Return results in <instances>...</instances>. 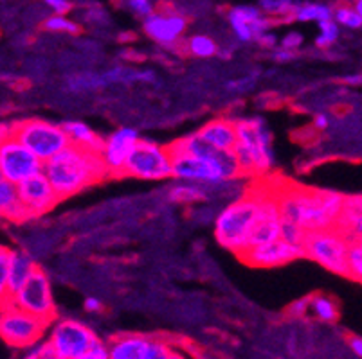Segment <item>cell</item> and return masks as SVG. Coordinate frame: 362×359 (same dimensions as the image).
Returning <instances> with one entry per match:
<instances>
[{"mask_svg":"<svg viewBox=\"0 0 362 359\" xmlns=\"http://www.w3.org/2000/svg\"><path fill=\"white\" fill-rule=\"evenodd\" d=\"M186 29V18L173 13H151L144 18V32L151 39L163 45H170L179 39Z\"/></svg>","mask_w":362,"mask_h":359,"instance_id":"2e32d148","label":"cell"},{"mask_svg":"<svg viewBox=\"0 0 362 359\" xmlns=\"http://www.w3.org/2000/svg\"><path fill=\"white\" fill-rule=\"evenodd\" d=\"M44 2L54 11V15H65L72 8L69 0H44Z\"/></svg>","mask_w":362,"mask_h":359,"instance_id":"60d3db41","label":"cell"},{"mask_svg":"<svg viewBox=\"0 0 362 359\" xmlns=\"http://www.w3.org/2000/svg\"><path fill=\"white\" fill-rule=\"evenodd\" d=\"M314 124H315V128H319V130H325V128H328V115L317 114L314 117Z\"/></svg>","mask_w":362,"mask_h":359,"instance_id":"bcb514c9","label":"cell"},{"mask_svg":"<svg viewBox=\"0 0 362 359\" xmlns=\"http://www.w3.org/2000/svg\"><path fill=\"white\" fill-rule=\"evenodd\" d=\"M305 237H307V230L301 229L299 225L292 221H281V239L288 245H296V246H303L305 243Z\"/></svg>","mask_w":362,"mask_h":359,"instance_id":"4dcf8cb0","label":"cell"},{"mask_svg":"<svg viewBox=\"0 0 362 359\" xmlns=\"http://www.w3.org/2000/svg\"><path fill=\"white\" fill-rule=\"evenodd\" d=\"M170 359H189V355H187L184 351H179V348H173V352H171Z\"/></svg>","mask_w":362,"mask_h":359,"instance_id":"681fc988","label":"cell"},{"mask_svg":"<svg viewBox=\"0 0 362 359\" xmlns=\"http://www.w3.org/2000/svg\"><path fill=\"white\" fill-rule=\"evenodd\" d=\"M62 128H64L65 133L71 138V144L103 154L105 140H101L85 123H80V121H67V123L62 124Z\"/></svg>","mask_w":362,"mask_h":359,"instance_id":"7402d4cb","label":"cell"},{"mask_svg":"<svg viewBox=\"0 0 362 359\" xmlns=\"http://www.w3.org/2000/svg\"><path fill=\"white\" fill-rule=\"evenodd\" d=\"M171 162H173V178L180 182L197 183V185H218L223 182L236 180L231 171H227L222 164L209 160V158H199L193 154L182 153V151L171 150Z\"/></svg>","mask_w":362,"mask_h":359,"instance_id":"ba28073f","label":"cell"},{"mask_svg":"<svg viewBox=\"0 0 362 359\" xmlns=\"http://www.w3.org/2000/svg\"><path fill=\"white\" fill-rule=\"evenodd\" d=\"M151 338L143 334H124L112 340L110 359H146Z\"/></svg>","mask_w":362,"mask_h":359,"instance_id":"ffe728a7","label":"cell"},{"mask_svg":"<svg viewBox=\"0 0 362 359\" xmlns=\"http://www.w3.org/2000/svg\"><path fill=\"white\" fill-rule=\"evenodd\" d=\"M339 38V25L335 20H322L319 22V36L315 38V45L319 49H328Z\"/></svg>","mask_w":362,"mask_h":359,"instance_id":"4316f807","label":"cell"},{"mask_svg":"<svg viewBox=\"0 0 362 359\" xmlns=\"http://www.w3.org/2000/svg\"><path fill=\"white\" fill-rule=\"evenodd\" d=\"M187 49L193 56H199V58H211V56L216 54V44L209 36L204 35L193 36L189 39V44H187Z\"/></svg>","mask_w":362,"mask_h":359,"instance_id":"83f0119b","label":"cell"},{"mask_svg":"<svg viewBox=\"0 0 362 359\" xmlns=\"http://www.w3.org/2000/svg\"><path fill=\"white\" fill-rule=\"evenodd\" d=\"M294 0H259L258 8L265 13H271V15H291L296 9Z\"/></svg>","mask_w":362,"mask_h":359,"instance_id":"f546056e","label":"cell"},{"mask_svg":"<svg viewBox=\"0 0 362 359\" xmlns=\"http://www.w3.org/2000/svg\"><path fill=\"white\" fill-rule=\"evenodd\" d=\"M355 9H357V13L361 15V18H362V0L361 2H355Z\"/></svg>","mask_w":362,"mask_h":359,"instance_id":"f907efd6","label":"cell"},{"mask_svg":"<svg viewBox=\"0 0 362 359\" xmlns=\"http://www.w3.org/2000/svg\"><path fill=\"white\" fill-rule=\"evenodd\" d=\"M124 6H127V8H130L134 13H137V15L144 16V18L153 13L151 0H124Z\"/></svg>","mask_w":362,"mask_h":359,"instance_id":"f35d334b","label":"cell"},{"mask_svg":"<svg viewBox=\"0 0 362 359\" xmlns=\"http://www.w3.org/2000/svg\"><path fill=\"white\" fill-rule=\"evenodd\" d=\"M18 194L29 217L40 216L58 203L60 196L45 173H38L18 185Z\"/></svg>","mask_w":362,"mask_h":359,"instance_id":"4fadbf2b","label":"cell"},{"mask_svg":"<svg viewBox=\"0 0 362 359\" xmlns=\"http://www.w3.org/2000/svg\"><path fill=\"white\" fill-rule=\"evenodd\" d=\"M342 81L348 85H362V74H351V75H344Z\"/></svg>","mask_w":362,"mask_h":359,"instance_id":"c3c4849f","label":"cell"},{"mask_svg":"<svg viewBox=\"0 0 362 359\" xmlns=\"http://www.w3.org/2000/svg\"><path fill=\"white\" fill-rule=\"evenodd\" d=\"M16 308L24 309L31 312L33 316L40 318V320L52 324L56 318L54 300H52L51 284L49 279L40 268H36L28 282L22 286V289L13 296L11 300Z\"/></svg>","mask_w":362,"mask_h":359,"instance_id":"30bf717a","label":"cell"},{"mask_svg":"<svg viewBox=\"0 0 362 359\" xmlns=\"http://www.w3.org/2000/svg\"><path fill=\"white\" fill-rule=\"evenodd\" d=\"M139 140L141 138L137 131L132 130V128H121L105 140L103 158L110 176H124L128 158H130L132 151Z\"/></svg>","mask_w":362,"mask_h":359,"instance_id":"9a60e30c","label":"cell"},{"mask_svg":"<svg viewBox=\"0 0 362 359\" xmlns=\"http://www.w3.org/2000/svg\"><path fill=\"white\" fill-rule=\"evenodd\" d=\"M310 311L317 316L319 320L327 322V324L335 322L339 316L337 304H335L334 298L327 295L310 296Z\"/></svg>","mask_w":362,"mask_h":359,"instance_id":"d4e9b609","label":"cell"},{"mask_svg":"<svg viewBox=\"0 0 362 359\" xmlns=\"http://www.w3.org/2000/svg\"><path fill=\"white\" fill-rule=\"evenodd\" d=\"M227 18H229V24H231L235 35L238 36L242 42H251V39H255V32H252L251 24H245L243 20H240L238 16H235L233 13H229V15H227Z\"/></svg>","mask_w":362,"mask_h":359,"instance_id":"d590c367","label":"cell"},{"mask_svg":"<svg viewBox=\"0 0 362 359\" xmlns=\"http://www.w3.org/2000/svg\"><path fill=\"white\" fill-rule=\"evenodd\" d=\"M0 212L9 221H25L29 219L28 210L24 209L18 194V185L0 178Z\"/></svg>","mask_w":362,"mask_h":359,"instance_id":"44dd1931","label":"cell"},{"mask_svg":"<svg viewBox=\"0 0 362 359\" xmlns=\"http://www.w3.org/2000/svg\"><path fill=\"white\" fill-rule=\"evenodd\" d=\"M107 79L105 75L96 74H76L67 79V87L72 92H81V90H96V88L105 87Z\"/></svg>","mask_w":362,"mask_h":359,"instance_id":"484cf974","label":"cell"},{"mask_svg":"<svg viewBox=\"0 0 362 359\" xmlns=\"http://www.w3.org/2000/svg\"><path fill=\"white\" fill-rule=\"evenodd\" d=\"M44 28L47 29V31H54V32H78L80 31L78 24H76V22H72V20L65 18L64 15H54V16H51V18H47L45 20Z\"/></svg>","mask_w":362,"mask_h":359,"instance_id":"1f68e13d","label":"cell"},{"mask_svg":"<svg viewBox=\"0 0 362 359\" xmlns=\"http://www.w3.org/2000/svg\"><path fill=\"white\" fill-rule=\"evenodd\" d=\"M36 266L33 262L31 257L24 252H16L13 250V257H11V269H9V279H8V286L2 291V304L4 302H9L16 293L21 291L22 286L31 279V275L35 273Z\"/></svg>","mask_w":362,"mask_h":359,"instance_id":"d6986e66","label":"cell"},{"mask_svg":"<svg viewBox=\"0 0 362 359\" xmlns=\"http://www.w3.org/2000/svg\"><path fill=\"white\" fill-rule=\"evenodd\" d=\"M229 13H233L235 16H238L240 20H243L245 24H255L256 20L262 18V9L256 8V6H238V8L231 9Z\"/></svg>","mask_w":362,"mask_h":359,"instance_id":"74e56055","label":"cell"},{"mask_svg":"<svg viewBox=\"0 0 362 359\" xmlns=\"http://www.w3.org/2000/svg\"><path fill=\"white\" fill-rule=\"evenodd\" d=\"M341 236H344L354 245L362 237V194L361 196H346L344 207L334 226Z\"/></svg>","mask_w":362,"mask_h":359,"instance_id":"ac0fdd59","label":"cell"},{"mask_svg":"<svg viewBox=\"0 0 362 359\" xmlns=\"http://www.w3.org/2000/svg\"><path fill=\"white\" fill-rule=\"evenodd\" d=\"M11 128V138L24 144L44 164L71 146V138L62 124H52L42 118H28L13 123Z\"/></svg>","mask_w":362,"mask_h":359,"instance_id":"277c9868","label":"cell"},{"mask_svg":"<svg viewBox=\"0 0 362 359\" xmlns=\"http://www.w3.org/2000/svg\"><path fill=\"white\" fill-rule=\"evenodd\" d=\"M211 196L206 185H197V183H180V185L171 187L170 200L177 203H195L204 202Z\"/></svg>","mask_w":362,"mask_h":359,"instance_id":"603a6c76","label":"cell"},{"mask_svg":"<svg viewBox=\"0 0 362 359\" xmlns=\"http://www.w3.org/2000/svg\"><path fill=\"white\" fill-rule=\"evenodd\" d=\"M199 135L207 144L220 151H233L238 144L236 124L229 118H213L206 126L200 128Z\"/></svg>","mask_w":362,"mask_h":359,"instance_id":"e0dca14e","label":"cell"},{"mask_svg":"<svg viewBox=\"0 0 362 359\" xmlns=\"http://www.w3.org/2000/svg\"><path fill=\"white\" fill-rule=\"evenodd\" d=\"M259 207H262V189L255 187V190L238 197L236 202L229 203L220 212L215 223L216 241L223 248L242 255L247 250L249 236L252 232L256 219H258Z\"/></svg>","mask_w":362,"mask_h":359,"instance_id":"3957f363","label":"cell"},{"mask_svg":"<svg viewBox=\"0 0 362 359\" xmlns=\"http://www.w3.org/2000/svg\"><path fill=\"white\" fill-rule=\"evenodd\" d=\"M24 359H64V358L60 355V352L52 347L51 341H45V343L35 345V347L25 354Z\"/></svg>","mask_w":362,"mask_h":359,"instance_id":"d6a6232c","label":"cell"},{"mask_svg":"<svg viewBox=\"0 0 362 359\" xmlns=\"http://www.w3.org/2000/svg\"><path fill=\"white\" fill-rule=\"evenodd\" d=\"M258 42L262 45H265V47H274V45H276V36L274 35H269V32H267V35H263L262 38L258 39Z\"/></svg>","mask_w":362,"mask_h":359,"instance_id":"7dc6e473","label":"cell"},{"mask_svg":"<svg viewBox=\"0 0 362 359\" xmlns=\"http://www.w3.org/2000/svg\"><path fill=\"white\" fill-rule=\"evenodd\" d=\"M49 341L64 359H78L100 345L96 334L78 320L58 322Z\"/></svg>","mask_w":362,"mask_h":359,"instance_id":"7c38bea8","label":"cell"},{"mask_svg":"<svg viewBox=\"0 0 362 359\" xmlns=\"http://www.w3.org/2000/svg\"><path fill=\"white\" fill-rule=\"evenodd\" d=\"M292 316H303L307 311H310V298H303V300L294 302V304L288 308Z\"/></svg>","mask_w":362,"mask_h":359,"instance_id":"b9f144b4","label":"cell"},{"mask_svg":"<svg viewBox=\"0 0 362 359\" xmlns=\"http://www.w3.org/2000/svg\"><path fill=\"white\" fill-rule=\"evenodd\" d=\"M51 325L49 322L40 320L31 312L16 308L13 302L2 304V316H0V334L8 345L16 348H29L38 345V340L44 334L45 327Z\"/></svg>","mask_w":362,"mask_h":359,"instance_id":"52a82bcc","label":"cell"},{"mask_svg":"<svg viewBox=\"0 0 362 359\" xmlns=\"http://www.w3.org/2000/svg\"><path fill=\"white\" fill-rule=\"evenodd\" d=\"M350 347L351 351H354V354H357L358 358H362V338H357V336L350 338Z\"/></svg>","mask_w":362,"mask_h":359,"instance_id":"f6af8a7d","label":"cell"},{"mask_svg":"<svg viewBox=\"0 0 362 359\" xmlns=\"http://www.w3.org/2000/svg\"><path fill=\"white\" fill-rule=\"evenodd\" d=\"M357 243H361V245H362V237H361V239H358V241Z\"/></svg>","mask_w":362,"mask_h":359,"instance_id":"816d5d0a","label":"cell"},{"mask_svg":"<svg viewBox=\"0 0 362 359\" xmlns=\"http://www.w3.org/2000/svg\"><path fill=\"white\" fill-rule=\"evenodd\" d=\"M292 18L299 22H310V20H334V9L327 4H317V2H307V4L296 6Z\"/></svg>","mask_w":362,"mask_h":359,"instance_id":"cb8c5ba5","label":"cell"},{"mask_svg":"<svg viewBox=\"0 0 362 359\" xmlns=\"http://www.w3.org/2000/svg\"><path fill=\"white\" fill-rule=\"evenodd\" d=\"M44 173V162L31 150L11 138L0 146V178L21 185L35 174Z\"/></svg>","mask_w":362,"mask_h":359,"instance_id":"9c48e42d","label":"cell"},{"mask_svg":"<svg viewBox=\"0 0 362 359\" xmlns=\"http://www.w3.org/2000/svg\"><path fill=\"white\" fill-rule=\"evenodd\" d=\"M303 246L308 259L327 268L328 272L350 275L351 243L335 229L307 232Z\"/></svg>","mask_w":362,"mask_h":359,"instance_id":"5b68a950","label":"cell"},{"mask_svg":"<svg viewBox=\"0 0 362 359\" xmlns=\"http://www.w3.org/2000/svg\"><path fill=\"white\" fill-rule=\"evenodd\" d=\"M124 176L139 178L148 182H160L166 178H173V162L168 147L141 138L132 151L127 162Z\"/></svg>","mask_w":362,"mask_h":359,"instance_id":"8992f818","label":"cell"},{"mask_svg":"<svg viewBox=\"0 0 362 359\" xmlns=\"http://www.w3.org/2000/svg\"><path fill=\"white\" fill-rule=\"evenodd\" d=\"M299 257H307L305 246L288 245L283 239H278V241L269 243V245L245 250L240 255V259L245 264L255 266V268H274V266H283L291 261H296Z\"/></svg>","mask_w":362,"mask_h":359,"instance_id":"5bb4252c","label":"cell"},{"mask_svg":"<svg viewBox=\"0 0 362 359\" xmlns=\"http://www.w3.org/2000/svg\"><path fill=\"white\" fill-rule=\"evenodd\" d=\"M11 257L13 250L2 246V250H0V293L4 291L6 286H8L9 269H11Z\"/></svg>","mask_w":362,"mask_h":359,"instance_id":"8d00e7d4","label":"cell"},{"mask_svg":"<svg viewBox=\"0 0 362 359\" xmlns=\"http://www.w3.org/2000/svg\"><path fill=\"white\" fill-rule=\"evenodd\" d=\"M171 352H173V347H171L166 340H156V338H151L146 359H170Z\"/></svg>","mask_w":362,"mask_h":359,"instance_id":"e575fe53","label":"cell"},{"mask_svg":"<svg viewBox=\"0 0 362 359\" xmlns=\"http://www.w3.org/2000/svg\"><path fill=\"white\" fill-rule=\"evenodd\" d=\"M44 173L51 180L58 196L69 197L85 187L110 176L101 153L80 146H71L44 164Z\"/></svg>","mask_w":362,"mask_h":359,"instance_id":"7a4b0ae2","label":"cell"},{"mask_svg":"<svg viewBox=\"0 0 362 359\" xmlns=\"http://www.w3.org/2000/svg\"><path fill=\"white\" fill-rule=\"evenodd\" d=\"M303 44V35L301 32H288L281 42L283 49H288V51H296L299 45Z\"/></svg>","mask_w":362,"mask_h":359,"instance_id":"ab89813d","label":"cell"},{"mask_svg":"<svg viewBox=\"0 0 362 359\" xmlns=\"http://www.w3.org/2000/svg\"><path fill=\"white\" fill-rule=\"evenodd\" d=\"M238 131V144H242L256 164L259 173H267L274 166V153H272L271 133L267 130L262 118H240L235 121Z\"/></svg>","mask_w":362,"mask_h":359,"instance_id":"8fae6325","label":"cell"},{"mask_svg":"<svg viewBox=\"0 0 362 359\" xmlns=\"http://www.w3.org/2000/svg\"><path fill=\"white\" fill-rule=\"evenodd\" d=\"M334 20L337 22V25L348 29H358L362 28V18L357 13V9L350 8V6H339L334 11Z\"/></svg>","mask_w":362,"mask_h":359,"instance_id":"f1b7e54d","label":"cell"},{"mask_svg":"<svg viewBox=\"0 0 362 359\" xmlns=\"http://www.w3.org/2000/svg\"><path fill=\"white\" fill-rule=\"evenodd\" d=\"M355 2H361V0H355Z\"/></svg>","mask_w":362,"mask_h":359,"instance_id":"f5cc1de1","label":"cell"},{"mask_svg":"<svg viewBox=\"0 0 362 359\" xmlns=\"http://www.w3.org/2000/svg\"><path fill=\"white\" fill-rule=\"evenodd\" d=\"M296 52L294 51H288V49H278V51H274V54H272V58L276 59V61H279V63H283V61H291V59H294Z\"/></svg>","mask_w":362,"mask_h":359,"instance_id":"7bdbcfd3","label":"cell"},{"mask_svg":"<svg viewBox=\"0 0 362 359\" xmlns=\"http://www.w3.org/2000/svg\"><path fill=\"white\" fill-rule=\"evenodd\" d=\"M83 305H85V309H87V311H90V312H96V311H100V309H101V302L98 300L96 296H88Z\"/></svg>","mask_w":362,"mask_h":359,"instance_id":"ee69618b","label":"cell"},{"mask_svg":"<svg viewBox=\"0 0 362 359\" xmlns=\"http://www.w3.org/2000/svg\"><path fill=\"white\" fill-rule=\"evenodd\" d=\"M274 189L283 219L296 223L307 232L334 229L346 197L334 190L312 189L288 182H279Z\"/></svg>","mask_w":362,"mask_h":359,"instance_id":"6da1fadb","label":"cell"},{"mask_svg":"<svg viewBox=\"0 0 362 359\" xmlns=\"http://www.w3.org/2000/svg\"><path fill=\"white\" fill-rule=\"evenodd\" d=\"M355 281L362 282V245L354 243L350 248V275Z\"/></svg>","mask_w":362,"mask_h":359,"instance_id":"836d02e7","label":"cell"}]
</instances>
